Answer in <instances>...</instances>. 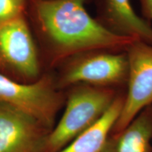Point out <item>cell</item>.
<instances>
[{
    "mask_svg": "<svg viewBox=\"0 0 152 152\" xmlns=\"http://www.w3.org/2000/svg\"><path fill=\"white\" fill-rule=\"evenodd\" d=\"M50 131L31 115L0 103V152H45Z\"/></svg>",
    "mask_w": 152,
    "mask_h": 152,
    "instance_id": "52a82bcc",
    "label": "cell"
},
{
    "mask_svg": "<svg viewBox=\"0 0 152 152\" xmlns=\"http://www.w3.org/2000/svg\"><path fill=\"white\" fill-rule=\"evenodd\" d=\"M96 19L114 35L152 45L151 23L140 16L131 0H96Z\"/></svg>",
    "mask_w": 152,
    "mask_h": 152,
    "instance_id": "ba28073f",
    "label": "cell"
},
{
    "mask_svg": "<svg viewBox=\"0 0 152 152\" xmlns=\"http://www.w3.org/2000/svg\"><path fill=\"white\" fill-rule=\"evenodd\" d=\"M126 54L129 72L124 103L111 134L121 132L142 110L152 105V45L137 40Z\"/></svg>",
    "mask_w": 152,
    "mask_h": 152,
    "instance_id": "5b68a950",
    "label": "cell"
},
{
    "mask_svg": "<svg viewBox=\"0 0 152 152\" xmlns=\"http://www.w3.org/2000/svg\"><path fill=\"white\" fill-rule=\"evenodd\" d=\"M45 41L49 61L61 65L96 50L126 52L136 39L114 35L87 12L90 0H27Z\"/></svg>",
    "mask_w": 152,
    "mask_h": 152,
    "instance_id": "6da1fadb",
    "label": "cell"
},
{
    "mask_svg": "<svg viewBox=\"0 0 152 152\" xmlns=\"http://www.w3.org/2000/svg\"><path fill=\"white\" fill-rule=\"evenodd\" d=\"M0 68L26 81L39 78L37 49L24 15L0 25Z\"/></svg>",
    "mask_w": 152,
    "mask_h": 152,
    "instance_id": "8992f818",
    "label": "cell"
},
{
    "mask_svg": "<svg viewBox=\"0 0 152 152\" xmlns=\"http://www.w3.org/2000/svg\"><path fill=\"white\" fill-rule=\"evenodd\" d=\"M112 87L77 84L68 87L66 108L49 132L45 152H57L90 128L107 111L120 93Z\"/></svg>",
    "mask_w": 152,
    "mask_h": 152,
    "instance_id": "7a4b0ae2",
    "label": "cell"
},
{
    "mask_svg": "<svg viewBox=\"0 0 152 152\" xmlns=\"http://www.w3.org/2000/svg\"><path fill=\"white\" fill-rule=\"evenodd\" d=\"M129 65L126 52L96 50L83 53L60 65L55 77L60 90L77 84L126 88Z\"/></svg>",
    "mask_w": 152,
    "mask_h": 152,
    "instance_id": "3957f363",
    "label": "cell"
},
{
    "mask_svg": "<svg viewBox=\"0 0 152 152\" xmlns=\"http://www.w3.org/2000/svg\"><path fill=\"white\" fill-rule=\"evenodd\" d=\"M66 102L55 77L45 75L32 83H20L0 72V103L31 115L49 130Z\"/></svg>",
    "mask_w": 152,
    "mask_h": 152,
    "instance_id": "277c9868",
    "label": "cell"
},
{
    "mask_svg": "<svg viewBox=\"0 0 152 152\" xmlns=\"http://www.w3.org/2000/svg\"><path fill=\"white\" fill-rule=\"evenodd\" d=\"M151 141L152 105L121 132L110 134L102 152H152Z\"/></svg>",
    "mask_w": 152,
    "mask_h": 152,
    "instance_id": "9c48e42d",
    "label": "cell"
},
{
    "mask_svg": "<svg viewBox=\"0 0 152 152\" xmlns=\"http://www.w3.org/2000/svg\"><path fill=\"white\" fill-rule=\"evenodd\" d=\"M125 94L122 91L98 121L57 152H102L122 111Z\"/></svg>",
    "mask_w": 152,
    "mask_h": 152,
    "instance_id": "30bf717a",
    "label": "cell"
},
{
    "mask_svg": "<svg viewBox=\"0 0 152 152\" xmlns=\"http://www.w3.org/2000/svg\"><path fill=\"white\" fill-rule=\"evenodd\" d=\"M27 0H0V25L24 15Z\"/></svg>",
    "mask_w": 152,
    "mask_h": 152,
    "instance_id": "8fae6325",
    "label": "cell"
},
{
    "mask_svg": "<svg viewBox=\"0 0 152 152\" xmlns=\"http://www.w3.org/2000/svg\"><path fill=\"white\" fill-rule=\"evenodd\" d=\"M143 18L149 23L152 21V0H140Z\"/></svg>",
    "mask_w": 152,
    "mask_h": 152,
    "instance_id": "7c38bea8",
    "label": "cell"
}]
</instances>
